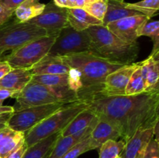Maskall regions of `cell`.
I'll list each match as a JSON object with an SVG mask.
<instances>
[{
    "label": "cell",
    "mask_w": 159,
    "mask_h": 158,
    "mask_svg": "<svg viewBox=\"0 0 159 158\" xmlns=\"http://www.w3.org/2000/svg\"><path fill=\"white\" fill-rule=\"evenodd\" d=\"M30 69L32 74H68L70 67L60 56L47 54Z\"/></svg>",
    "instance_id": "2e32d148"
},
{
    "label": "cell",
    "mask_w": 159,
    "mask_h": 158,
    "mask_svg": "<svg viewBox=\"0 0 159 158\" xmlns=\"http://www.w3.org/2000/svg\"><path fill=\"white\" fill-rule=\"evenodd\" d=\"M117 158H120V157H117Z\"/></svg>",
    "instance_id": "f6af8a7d"
},
{
    "label": "cell",
    "mask_w": 159,
    "mask_h": 158,
    "mask_svg": "<svg viewBox=\"0 0 159 158\" xmlns=\"http://www.w3.org/2000/svg\"><path fill=\"white\" fill-rule=\"evenodd\" d=\"M57 35H46L25 43L2 59L12 68H30L49 52Z\"/></svg>",
    "instance_id": "8992f818"
},
{
    "label": "cell",
    "mask_w": 159,
    "mask_h": 158,
    "mask_svg": "<svg viewBox=\"0 0 159 158\" xmlns=\"http://www.w3.org/2000/svg\"><path fill=\"white\" fill-rule=\"evenodd\" d=\"M89 136L84 138L82 140L71 147L63 156L61 158H78L82 153L89 151Z\"/></svg>",
    "instance_id": "4dcf8cb0"
},
{
    "label": "cell",
    "mask_w": 159,
    "mask_h": 158,
    "mask_svg": "<svg viewBox=\"0 0 159 158\" xmlns=\"http://www.w3.org/2000/svg\"><path fill=\"white\" fill-rule=\"evenodd\" d=\"M68 8L56 6L53 2L45 4L43 12L29 20L28 23L44 29L48 35H57L61 29L68 25Z\"/></svg>",
    "instance_id": "30bf717a"
},
{
    "label": "cell",
    "mask_w": 159,
    "mask_h": 158,
    "mask_svg": "<svg viewBox=\"0 0 159 158\" xmlns=\"http://www.w3.org/2000/svg\"><path fill=\"white\" fill-rule=\"evenodd\" d=\"M48 33L36 25L20 23L11 19L0 27V54L14 50L33 40L44 37Z\"/></svg>",
    "instance_id": "5b68a950"
},
{
    "label": "cell",
    "mask_w": 159,
    "mask_h": 158,
    "mask_svg": "<svg viewBox=\"0 0 159 158\" xmlns=\"http://www.w3.org/2000/svg\"><path fill=\"white\" fill-rule=\"evenodd\" d=\"M88 107L86 102L67 104L25 133L26 145L29 147L51 135L61 133L79 112Z\"/></svg>",
    "instance_id": "277c9868"
},
{
    "label": "cell",
    "mask_w": 159,
    "mask_h": 158,
    "mask_svg": "<svg viewBox=\"0 0 159 158\" xmlns=\"http://www.w3.org/2000/svg\"><path fill=\"white\" fill-rule=\"evenodd\" d=\"M60 134H53L29 147L22 158H46Z\"/></svg>",
    "instance_id": "cb8c5ba5"
},
{
    "label": "cell",
    "mask_w": 159,
    "mask_h": 158,
    "mask_svg": "<svg viewBox=\"0 0 159 158\" xmlns=\"http://www.w3.org/2000/svg\"><path fill=\"white\" fill-rule=\"evenodd\" d=\"M27 148L28 146L26 145V142L23 143L22 144L20 147H18L15 151L12 152L7 158H22L23 155H24L25 152L27 150Z\"/></svg>",
    "instance_id": "d590c367"
},
{
    "label": "cell",
    "mask_w": 159,
    "mask_h": 158,
    "mask_svg": "<svg viewBox=\"0 0 159 158\" xmlns=\"http://www.w3.org/2000/svg\"><path fill=\"white\" fill-rule=\"evenodd\" d=\"M6 125H7V124H5V123H0V129H2L3 127L6 126Z\"/></svg>",
    "instance_id": "7bdbcfd3"
},
{
    "label": "cell",
    "mask_w": 159,
    "mask_h": 158,
    "mask_svg": "<svg viewBox=\"0 0 159 158\" xmlns=\"http://www.w3.org/2000/svg\"><path fill=\"white\" fill-rule=\"evenodd\" d=\"M96 0H75V8H82Z\"/></svg>",
    "instance_id": "74e56055"
},
{
    "label": "cell",
    "mask_w": 159,
    "mask_h": 158,
    "mask_svg": "<svg viewBox=\"0 0 159 158\" xmlns=\"http://www.w3.org/2000/svg\"><path fill=\"white\" fill-rule=\"evenodd\" d=\"M102 1H104V2H107V1H108V0H102Z\"/></svg>",
    "instance_id": "ee69618b"
},
{
    "label": "cell",
    "mask_w": 159,
    "mask_h": 158,
    "mask_svg": "<svg viewBox=\"0 0 159 158\" xmlns=\"http://www.w3.org/2000/svg\"><path fill=\"white\" fill-rule=\"evenodd\" d=\"M87 103L98 117L117 127L125 143L138 130L154 128L159 122V90L131 95L100 96Z\"/></svg>",
    "instance_id": "6da1fadb"
},
{
    "label": "cell",
    "mask_w": 159,
    "mask_h": 158,
    "mask_svg": "<svg viewBox=\"0 0 159 158\" xmlns=\"http://www.w3.org/2000/svg\"><path fill=\"white\" fill-rule=\"evenodd\" d=\"M150 20L144 22L140 26L137 32V35L138 37L146 36L152 39L154 43L152 54H155L159 52V22L158 20L150 21Z\"/></svg>",
    "instance_id": "d4e9b609"
},
{
    "label": "cell",
    "mask_w": 159,
    "mask_h": 158,
    "mask_svg": "<svg viewBox=\"0 0 159 158\" xmlns=\"http://www.w3.org/2000/svg\"><path fill=\"white\" fill-rule=\"evenodd\" d=\"M68 25L78 31H83L91 26L102 25V22L90 15L82 8L68 9Z\"/></svg>",
    "instance_id": "ffe728a7"
},
{
    "label": "cell",
    "mask_w": 159,
    "mask_h": 158,
    "mask_svg": "<svg viewBox=\"0 0 159 158\" xmlns=\"http://www.w3.org/2000/svg\"><path fill=\"white\" fill-rule=\"evenodd\" d=\"M87 12L102 22L107 9V3L102 0H96L83 8Z\"/></svg>",
    "instance_id": "f546056e"
},
{
    "label": "cell",
    "mask_w": 159,
    "mask_h": 158,
    "mask_svg": "<svg viewBox=\"0 0 159 158\" xmlns=\"http://www.w3.org/2000/svg\"><path fill=\"white\" fill-rule=\"evenodd\" d=\"M107 3V12L102 20V26H107L109 23L124 17L142 15L138 11L132 10L126 7L125 2H124V0H108Z\"/></svg>",
    "instance_id": "44dd1931"
},
{
    "label": "cell",
    "mask_w": 159,
    "mask_h": 158,
    "mask_svg": "<svg viewBox=\"0 0 159 158\" xmlns=\"http://www.w3.org/2000/svg\"><path fill=\"white\" fill-rule=\"evenodd\" d=\"M16 99V102L15 106H13L14 111L45 104L66 103L57 96L54 88L45 86L33 80L26 84Z\"/></svg>",
    "instance_id": "9c48e42d"
},
{
    "label": "cell",
    "mask_w": 159,
    "mask_h": 158,
    "mask_svg": "<svg viewBox=\"0 0 159 158\" xmlns=\"http://www.w3.org/2000/svg\"><path fill=\"white\" fill-rule=\"evenodd\" d=\"M70 67L68 87L81 102H89L100 95L106 77L124 66L96 55L91 51L62 56Z\"/></svg>",
    "instance_id": "7a4b0ae2"
},
{
    "label": "cell",
    "mask_w": 159,
    "mask_h": 158,
    "mask_svg": "<svg viewBox=\"0 0 159 158\" xmlns=\"http://www.w3.org/2000/svg\"><path fill=\"white\" fill-rule=\"evenodd\" d=\"M155 126L154 128L138 130L134 136L125 143V147L119 157L142 158L149 142L155 136Z\"/></svg>",
    "instance_id": "4fadbf2b"
},
{
    "label": "cell",
    "mask_w": 159,
    "mask_h": 158,
    "mask_svg": "<svg viewBox=\"0 0 159 158\" xmlns=\"http://www.w3.org/2000/svg\"><path fill=\"white\" fill-rule=\"evenodd\" d=\"M13 112H14L13 106H9V105H0V114L12 113Z\"/></svg>",
    "instance_id": "f35d334b"
},
{
    "label": "cell",
    "mask_w": 159,
    "mask_h": 158,
    "mask_svg": "<svg viewBox=\"0 0 159 158\" xmlns=\"http://www.w3.org/2000/svg\"><path fill=\"white\" fill-rule=\"evenodd\" d=\"M91 40L90 51L102 58L122 65L134 63L138 58V43H127L116 37L107 26H91L86 29Z\"/></svg>",
    "instance_id": "3957f363"
},
{
    "label": "cell",
    "mask_w": 159,
    "mask_h": 158,
    "mask_svg": "<svg viewBox=\"0 0 159 158\" xmlns=\"http://www.w3.org/2000/svg\"><path fill=\"white\" fill-rule=\"evenodd\" d=\"M12 113H5V114H0V123L7 124L8 121L10 119Z\"/></svg>",
    "instance_id": "ab89813d"
},
{
    "label": "cell",
    "mask_w": 159,
    "mask_h": 158,
    "mask_svg": "<svg viewBox=\"0 0 159 158\" xmlns=\"http://www.w3.org/2000/svg\"><path fill=\"white\" fill-rule=\"evenodd\" d=\"M91 50V40L87 30L78 31L68 25L60 30L48 55L62 56L88 52Z\"/></svg>",
    "instance_id": "52a82bcc"
},
{
    "label": "cell",
    "mask_w": 159,
    "mask_h": 158,
    "mask_svg": "<svg viewBox=\"0 0 159 158\" xmlns=\"http://www.w3.org/2000/svg\"><path fill=\"white\" fill-rule=\"evenodd\" d=\"M120 138L117 127L110 121L99 117V121L89 136V150L99 149L107 141Z\"/></svg>",
    "instance_id": "9a60e30c"
},
{
    "label": "cell",
    "mask_w": 159,
    "mask_h": 158,
    "mask_svg": "<svg viewBox=\"0 0 159 158\" xmlns=\"http://www.w3.org/2000/svg\"><path fill=\"white\" fill-rule=\"evenodd\" d=\"M31 80L53 88L68 86V74H33Z\"/></svg>",
    "instance_id": "484cf974"
},
{
    "label": "cell",
    "mask_w": 159,
    "mask_h": 158,
    "mask_svg": "<svg viewBox=\"0 0 159 158\" xmlns=\"http://www.w3.org/2000/svg\"><path fill=\"white\" fill-rule=\"evenodd\" d=\"M126 7L139 12L149 19L156 15L159 9V0H142L135 3L125 2Z\"/></svg>",
    "instance_id": "4316f807"
},
{
    "label": "cell",
    "mask_w": 159,
    "mask_h": 158,
    "mask_svg": "<svg viewBox=\"0 0 159 158\" xmlns=\"http://www.w3.org/2000/svg\"><path fill=\"white\" fill-rule=\"evenodd\" d=\"M20 91H14V90L6 89V88H0V105H2L3 101L9 98L16 99Z\"/></svg>",
    "instance_id": "836d02e7"
},
{
    "label": "cell",
    "mask_w": 159,
    "mask_h": 158,
    "mask_svg": "<svg viewBox=\"0 0 159 158\" xmlns=\"http://www.w3.org/2000/svg\"><path fill=\"white\" fill-rule=\"evenodd\" d=\"M140 67L145 85V91L159 90V52L151 54L146 60L140 62Z\"/></svg>",
    "instance_id": "e0dca14e"
},
{
    "label": "cell",
    "mask_w": 159,
    "mask_h": 158,
    "mask_svg": "<svg viewBox=\"0 0 159 158\" xmlns=\"http://www.w3.org/2000/svg\"><path fill=\"white\" fill-rule=\"evenodd\" d=\"M150 20L144 15H131L112 22L107 26L109 30L127 43H136L138 40L137 32L140 26Z\"/></svg>",
    "instance_id": "7c38bea8"
},
{
    "label": "cell",
    "mask_w": 159,
    "mask_h": 158,
    "mask_svg": "<svg viewBox=\"0 0 159 158\" xmlns=\"http://www.w3.org/2000/svg\"><path fill=\"white\" fill-rule=\"evenodd\" d=\"M144 91H145V85H144V79L141 74L139 62V65L131 74L130 80L127 83L125 89V94L127 95L138 94Z\"/></svg>",
    "instance_id": "83f0119b"
},
{
    "label": "cell",
    "mask_w": 159,
    "mask_h": 158,
    "mask_svg": "<svg viewBox=\"0 0 159 158\" xmlns=\"http://www.w3.org/2000/svg\"><path fill=\"white\" fill-rule=\"evenodd\" d=\"M53 2L56 6H59L61 8H68V2L67 0H53Z\"/></svg>",
    "instance_id": "60d3db41"
},
{
    "label": "cell",
    "mask_w": 159,
    "mask_h": 158,
    "mask_svg": "<svg viewBox=\"0 0 159 158\" xmlns=\"http://www.w3.org/2000/svg\"><path fill=\"white\" fill-rule=\"evenodd\" d=\"M13 13L14 10L6 9L0 4V27L12 18Z\"/></svg>",
    "instance_id": "d6a6232c"
},
{
    "label": "cell",
    "mask_w": 159,
    "mask_h": 158,
    "mask_svg": "<svg viewBox=\"0 0 159 158\" xmlns=\"http://www.w3.org/2000/svg\"><path fill=\"white\" fill-rule=\"evenodd\" d=\"M45 4L40 0H24L14 10L15 19L20 23H26L40 15L44 9Z\"/></svg>",
    "instance_id": "603a6c76"
},
{
    "label": "cell",
    "mask_w": 159,
    "mask_h": 158,
    "mask_svg": "<svg viewBox=\"0 0 159 158\" xmlns=\"http://www.w3.org/2000/svg\"><path fill=\"white\" fill-rule=\"evenodd\" d=\"M25 143V133L17 132L7 125L0 129V158H7Z\"/></svg>",
    "instance_id": "ac0fdd59"
},
{
    "label": "cell",
    "mask_w": 159,
    "mask_h": 158,
    "mask_svg": "<svg viewBox=\"0 0 159 158\" xmlns=\"http://www.w3.org/2000/svg\"><path fill=\"white\" fill-rule=\"evenodd\" d=\"M96 117L97 116L96 113L88 107L83 111L79 112L68 123V125L61 132V135L62 136H69V135L75 134L78 132L82 131L89 126L93 123V121L96 119Z\"/></svg>",
    "instance_id": "7402d4cb"
},
{
    "label": "cell",
    "mask_w": 159,
    "mask_h": 158,
    "mask_svg": "<svg viewBox=\"0 0 159 158\" xmlns=\"http://www.w3.org/2000/svg\"><path fill=\"white\" fill-rule=\"evenodd\" d=\"M68 2V9L75 8V0H67Z\"/></svg>",
    "instance_id": "b9f144b4"
},
{
    "label": "cell",
    "mask_w": 159,
    "mask_h": 158,
    "mask_svg": "<svg viewBox=\"0 0 159 158\" xmlns=\"http://www.w3.org/2000/svg\"><path fill=\"white\" fill-rule=\"evenodd\" d=\"M98 121H99V117L97 116L89 126L82 131L69 136H62L61 134L59 135L55 143L54 144V147H52L51 152L46 158H61L63 156L71 147L90 135L91 132L97 124Z\"/></svg>",
    "instance_id": "5bb4252c"
},
{
    "label": "cell",
    "mask_w": 159,
    "mask_h": 158,
    "mask_svg": "<svg viewBox=\"0 0 159 158\" xmlns=\"http://www.w3.org/2000/svg\"><path fill=\"white\" fill-rule=\"evenodd\" d=\"M125 147V142L110 140L104 143L99 147V158H117Z\"/></svg>",
    "instance_id": "f1b7e54d"
},
{
    "label": "cell",
    "mask_w": 159,
    "mask_h": 158,
    "mask_svg": "<svg viewBox=\"0 0 159 158\" xmlns=\"http://www.w3.org/2000/svg\"><path fill=\"white\" fill-rule=\"evenodd\" d=\"M138 65L139 62L124 65L108 74L106 77L100 95L98 97H109L125 94L126 87L130 80V76Z\"/></svg>",
    "instance_id": "8fae6325"
},
{
    "label": "cell",
    "mask_w": 159,
    "mask_h": 158,
    "mask_svg": "<svg viewBox=\"0 0 159 158\" xmlns=\"http://www.w3.org/2000/svg\"><path fill=\"white\" fill-rule=\"evenodd\" d=\"M12 69L13 68L10 66V64L6 60L2 58L0 59V79L4 77L6 74H8Z\"/></svg>",
    "instance_id": "8d00e7d4"
},
{
    "label": "cell",
    "mask_w": 159,
    "mask_h": 158,
    "mask_svg": "<svg viewBox=\"0 0 159 158\" xmlns=\"http://www.w3.org/2000/svg\"><path fill=\"white\" fill-rule=\"evenodd\" d=\"M142 158H159L158 139L154 136V138L151 139Z\"/></svg>",
    "instance_id": "1f68e13d"
},
{
    "label": "cell",
    "mask_w": 159,
    "mask_h": 158,
    "mask_svg": "<svg viewBox=\"0 0 159 158\" xmlns=\"http://www.w3.org/2000/svg\"><path fill=\"white\" fill-rule=\"evenodd\" d=\"M24 0H0V4L6 9L15 10L16 8L20 6Z\"/></svg>",
    "instance_id": "e575fe53"
},
{
    "label": "cell",
    "mask_w": 159,
    "mask_h": 158,
    "mask_svg": "<svg viewBox=\"0 0 159 158\" xmlns=\"http://www.w3.org/2000/svg\"><path fill=\"white\" fill-rule=\"evenodd\" d=\"M30 68H13L0 79V88L20 91L32 78Z\"/></svg>",
    "instance_id": "d6986e66"
},
{
    "label": "cell",
    "mask_w": 159,
    "mask_h": 158,
    "mask_svg": "<svg viewBox=\"0 0 159 158\" xmlns=\"http://www.w3.org/2000/svg\"><path fill=\"white\" fill-rule=\"evenodd\" d=\"M69 103L45 104L16 110L12 112L7 125L17 132L26 133L41 121Z\"/></svg>",
    "instance_id": "ba28073f"
}]
</instances>
